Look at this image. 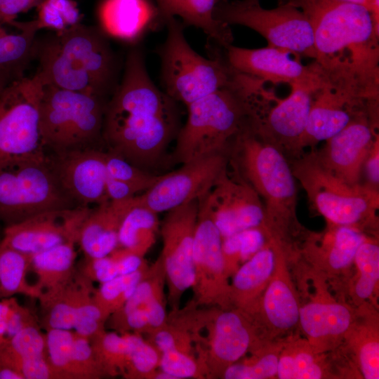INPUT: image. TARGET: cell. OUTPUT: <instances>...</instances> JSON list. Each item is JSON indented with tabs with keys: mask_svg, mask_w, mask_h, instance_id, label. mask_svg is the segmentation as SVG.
Returning <instances> with one entry per match:
<instances>
[{
	"mask_svg": "<svg viewBox=\"0 0 379 379\" xmlns=\"http://www.w3.org/2000/svg\"><path fill=\"white\" fill-rule=\"evenodd\" d=\"M223 56L236 71L273 84H306L322 80L313 62L303 65L300 56L272 46L249 49L232 44L222 48Z\"/></svg>",
	"mask_w": 379,
	"mask_h": 379,
	"instance_id": "cell-20",
	"label": "cell"
},
{
	"mask_svg": "<svg viewBox=\"0 0 379 379\" xmlns=\"http://www.w3.org/2000/svg\"><path fill=\"white\" fill-rule=\"evenodd\" d=\"M12 298L13 296L0 300V345L8 341L6 338V330Z\"/></svg>",
	"mask_w": 379,
	"mask_h": 379,
	"instance_id": "cell-59",
	"label": "cell"
},
{
	"mask_svg": "<svg viewBox=\"0 0 379 379\" xmlns=\"http://www.w3.org/2000/svg\"><path fill=\"white\" fill-rule=\"evenodd\" d=\"M222 238L204 197L199 199V210L193 244L194 293L196 306L230 308L229 277L222 251Z\"/></svg>",
	"mask_w": 379,
	"mask_h": 379,
	"instance_id": "cell-14",
	"label": "cell"
},
{
	"mask_svg": "<svg viewBox=\"0 0 379 379\" xmlns=\"http://www.w3.org/2000/svg\"><path fill=\"white\" fill-rule=\"evenodd\" d=\"M40 325L39 319L27 307L20 305L17 299L12 298L8 317L6 338L9 340L26 327Z\"/></svg>",
	"mask_w": 379,
	"mask_h": 379,
	"instance_id": "cell-53",
	"label": "cell"
},
{
	"mask_svg": "<svg viewBox=\"0 0 379 379\" xmlns=\"http://www.w3.org/2000/svg\"><path fill=\"white\" fill-rule=\"evenodd\" d=\"M104 152L88 147L49 157L62 189L77 206L100 205L109 200Z\"/></svg>",
	"mask_w": 379,
	"mask_h": 379,
	"instance_id": "cell-22",
	"label": "cell"
},
{
	"mask_svg": "<svg viewBox=\"0 0 379 379\" xmlns=\"http://www.w3.org/2000/svg\"><path fill=\"white\" fill-rule=\"evenodd\" d=\"M98 17L100 28L107 36L133 46L165 25L153 0H101Z\"/></svg>",
	"mask_w": 379,
	"mask_h": 379,
	"instance_id": "cell-24",
	"label": "cell"
},
{
	"mask_svg": "<svg viewBox=\"0 0 379 379\" xmlns=\"http://www.w3.org/2000/svg\"><path fill=\"white\" fill-rule=\"evenodd\" d=\"M30 255L14 249L0 247V299L23 294L37 299L42 291L29 283Z\"/></svg>",
	"mask_w": 379,
	"mask_h": 379,
	"instance_id": "cell-37",
	"label": "cell"
},
{
	"mask_svg": "<svg viewBox=\"0 0 379 379\" xmlns=\"http://www.w3.org/2000/svg\"><path fill=\"white\" fill-rule=\"evenodd\" d=\"M72 379L105 378L91 342L74 332L71 357Z\"/></svg>",
	"mask_w": 379,
	"mask_h": 379,
	"instance_id": "cell-50",
	"label": "cell"
},
{
	"mask_svg": "<svg viewBox=\"0 0 379 379\" xmlns=\"http://www.w3.org/2000/svg\"><path fill=\"white\" fill-rule=\"evenodd\" d=\"M95 288L93 281L85 277L74 319V331L89 340L106 331L109 317L94 299Z\"/></svg>",
	"mask_w": 379,
	"mask_h": 379,
	"instance_id": "cell-41",
	"label": "cell"
},
{
	"mask_svg": "<svg viewBox=\"0 0 379 379\" xmlns=\"http://www.w3.org/2000/svg\"><path fill=\"white\" fill-rule=\"evenodd\" d=\"M378 106L360 114L326 140L317 151L321 164L332 174L350 184H360L365 160L378 133Z\"/></svg>",
	"mask_w": 379,
	"mask_h": 379,
	"instance_id": "cell-19",
	"label": "cell"
},
{
	"mask_svg": "<svg viewBox=\"0 0 379 379\" xmlns=\"http://www.w3.org/2000/svg\"><path fill=\"white\" fill-rule=\"evenodd\" d=\"M77 242L68 241L30 255L29 270L36 275L34 284L42 292L67 280L76 270Z\"/></svg>",
	"mask_w": 379,
	"mask_h": 379,
	"instance_id": "cell-34",
	"label": "cell"
},
{
	"mask_svg": "<svg viewBox=\"0 0 379 379\" xmlns=\"http://www.w3.org/2000/svg\"><path fill=\"white\" fill-rule=\"evenodd\" d=\"M85 277L76 267L74 273L61 284L44 291L39 302V323L45 330H72L76 309Z\"/></svg>",
	"mask_w": 379,
	"mask_h": 379,
	"instance_id": "cell-32",
	"label": "cell"
},
{
	"mask_svg": "<svg viewBox=\"0 0 379 379\" xmlns=\"http://www.w3.org/2000/svg\"><path fill=\"white\" fill-rule=\"evenodd\" d=\"M290 164L295 178L307 194L310 208L323 216L327 224L363 231L376 228L378 190L339 179L321 164L314 149L293 158Z\"/></svg>",
	"mask_w": 379,
	"mask_h": 379,
	"instance_id": "cell-6",
	"label": "cell"
},
{
	"mask_svg": "<svg viewBox=\"0 0 379 379\" xmlns=\"http://www.w3.org/2000/svg\"><path fill=\"white\" fill-rule=\"evenodd\" d=\"M354 352L360 371L366 379L379 378L378 324L356 329Z\"/></svg>",
	"mask_w": 379,
	"mask_h": 379,
	"instance_id": "cell-47",
	"label": "cell"
},
{
	"mask_svg": "<svg viewBox=\"0 0 379 379\" xmlns=\"http://www.w3.org/2000/svg\"><path fill=\"white\" fill-rule=\"evenodd\" d=\"M43 86L36 72L0 93V169L46 154L39 131Z\"/></svg>",
	"mask_w": 379,
	"mask_h": 379,
	"instance_id": "cell-11",
	"label": "cell"
},
{
	"mask_svg": "<svg viewBox=\"0 0 379 379\" xmlns=\"http://www.w3.org/2000/svg\"><path fill=\"white\" fill-rule=\"evenodd\" d=\"M271 239L267 229L255 227L222 239V251L227 276L230 278L239 266L260 251Z\"/></svg>",
	"mask_w": 379,
	"mask_h": 379,
	"instance_id": "cell-38",
	"label": "cell"
},
{
	"mask_svg": "<svg viewBox=\"0 0 379 379\" xmlns=\"http://www.w3.org/2000/svg\"><path fill=\"white\" fill-rule=\"evenodd\" d=\"M147 335V340L159 354L169 350H178L197 357L194 341L190 331L175 320L173 321L167 319L164 326Z\"/></svg>",
	"mask_w": 379,
	"mask_h": 379,
	"instance_id": "cell-48",
	"label": "cell"
},
{
	"mask_svg": "<svg viewBox=\"0 0 379 379\" xmlns=\"http://www.w3.org/2000/svg\"><path fill=\"white\" fill-rule=\"evenodd\" d=\"M46 356L54 379H72L71 357L74 331H46Z\"/></svg>",
	"mask_w": 379,
	"mask_h": 379,
	"instance_id": "cell-46",
	"label": "cell"
},
{
	"mask_svg": "<svg viewBox=\"0 0 379 379\" xmlns=\"http://www.w3.org/2000/svg\"><path fill=\"white\" fill-rule=\"evenodd\" d=\"M159 227L158 213L141 204L136 195L121 220L117 248L145 257L155 242Z\"/></svg>",
	"mask_w": 379,
	"mask_h": 379,
	"instance_id": "cell-33",
	"label": "cell"
},
{
	"mask_svg": "<svg viewBox=\"0 0 379 379\" xmlns=\"http://www.w3.org/2000/svg\"><path fill=\"white\" fill-rule=\"evenodd\" d=\"M230 158L226 150L182 164L181 168L160 175L151 187L138 195V201L159 213L199 199L211 189Z\"/></svg>",
	"mask_w": 379,
	"mask_h": 379,
	"instance_id": "cell-15",
	"label": "cell"
},
{
	"mask_svg": "<svg viewBox=\"0 0 379 379\" xmlns=\"http://www.w3.org/2000/svg\"><path fill=\"white\" fill-rule=\"evenodd\" d=\"M11 26L19 32L10 34L0 25V93L25 77L26 70L35 60V43L40 30L35 19L15 20Z\"/></svg>",
	"mask_w": 379,
	"mask_h": 379,
	"instance_id": "cell-29",
	"label": "cell"
},
{
	"mask_svg": "<svg viewBox=\"0 0 379 379\" xmlns=\"http://www.w3.org/2000/svg\"><path fill=\"white\" fill-rule=\"evenodd\" d=\"M166 274L160 255L148 267L133 294L110 316L120 317L135 310H145L148 316L149 333L164 326L168 319L164 286Z\"/></svg>",
	"mask_w": 379,
	"mask_h": 379,
	"instance_id": "cell-31",
	"label": "cell"
},
{
	"mask_svg": "<svg viewBox=\"0 0 379 379\" xmlns=\"http://www.w3.org/2000/svg\"><path fill=\"white\" fill-rule=\"evenodd\" d=\"M347 305L319 297L300 306L299 322L307 340L319 352L345 338L354 322Z\"/></svg>",
	"mask_w": 379,
	"mask_h": 379,
	"instance_id": "cell-25",
	"label": "cell"
},
{
	"mask_svg": "<svg viewBox=\"0 0 379 379\" xmlns=\"http://www.w3.org/2000/svg\"><path fill=\"white\" fill-rule=\"evenodd\" d=\"M76 206L46 154L0 169V219L7 225L43 212Z\"/></svg>",
	"mask_w": 379,
	"mask_h": 379,
	"instance_id": "cell-9",
	"label": "cell"
},
{
	"mask_svg": "<svg viewBox=\"0 0 379 379\" xmlns=\"http://www.w3.org/2000/svg\"><path fill=\"white\" fill-rule=\"evenodd\" d=\"M227 166L204 195L222 238L251 228L267 230L259 195L233 166L230 175Z\"/></svg>",
	"mask_w": 379,
	"mask_h": 379,
	"instance_id": "cell-16",
	"label": "cell"
},
{
	"mask_svg": "<svg viewBox=\"0 0 379 379\" xmlns=\"http://www.w3.org/2000/svg\"><path fill=\"white\" fill-rule=\"evenodd\" d=\"M91 211L83 206L49 211L8 225L0 247L32 255L68 241L78 244L81 225Z\"/></svg>",
	"mask_w": 379,
	"mask_h": 379,
	"instance_id": "cell-18",
	"label": "cell"
},
{
	"mask_svg": "<svg viewBox=\"0 0 379 379\" xmlns=\"http://www.w3.org/2000/svg\"><path fill=\"white\" fill-rule=\"evenodd\" d=\"M104 157L109 177L131 184L141 192L151 187L160 177V175H155L135 166L109 151L104 152Z\"/></svg>",
	"mask_w": 379,
	"mask_h": 379,
	"instance_id": "cell-49",
	"label": "cell"
},
{
	"mask_svg": "<svg viewBox=\"0 0 379 379\" xmlns=\"http://www.w3.org/2000/svg\"><path fill=\"white\" fill-rule=\"evenodd\" d=\"M108 99L44 84L39 106V131L44 148L60 153L96 147L103 143Z\"/></svg>",
	"mask_w": 379,
	"mask_h": 379,
	"instance_id": "cell-8",
	"label": "cell"
},
{
	"mask_svg": "<svg viewBox=\"0 0 379 379\" xmlns=\"http://www.w3.org/2000/svg\"><path fill=\"white\" fill-rule=\"evenodd\" d=\"M378 101L379 98L360 97L324 81L314 96L298 143L297 157L305 148L314 149L318 142L331 138L360 114L378 106Z\"/></svg>",
	"mask_w": 379,
	"mask_h": 379,
	"instance_id": "cell-21",
	"label": "cell"
},
{
	"mask_svg": "<svg viewBox=\"0 0 379 379\" xmlns=\"http://www.w3.org/2000/svg\"><path fill=\"white\" fill-rule=\"evenodd\" d=\"M198 210L199 199L192 200L168 211L161 224L160 257L171 312L179 310L182 295L193 285V244Z\"/></svg>",
	"mask_w": 379,
	"mask_h": 379,
	"instance_id": "cell-13",
	"label": "cell"
},
{
	"mask_svg": "<svg viewBox=\"0 0 379 379\" xmlns=\"http://www.w3.org/2000/svg\"><path fill=\"white\" fill-rule=\"evenodd\" d=\"M230 162L262 201L270 237L286 251L302 231L297 218L295 178L285 154L248 122L231 142Z\"/></svg>",
	"mask_w": 379,
	"mask_h": 379,
	"instance_id": "cell-4",
	"label": "cell"
},
{
	"mask_svg": "<svg viewBox=\"0 0 379 379\" xmlns=\"http://www.w3.org/2000/svg\"><path fill=\"white\" fill-rule=\"evenodd\" d=\"M321 352L307 340H290L283 343L277 378L279 379H319L326 376Z\"/></svg>",
	"mask_w": 379,
	"mask_h": 379,
	"instance_id": "cell-35",
	"label": "cell"
},
{
	"mask_svg": "<svg viewBox=\"0 0 379 379\" xmlns=\"http://www.w3.org/2000/svg\"><path fill=\"white\" fill-rule=\"evenodd\" d=\"M35 60L44 84L107 98L123 69L108 36L100 27L82 23L37 36Z\"/></svg>",
	"mask_w": 379,
	"mask_h": 379,
	"instance_id": "cell-3",
	"label": "cell"
},
{
	"mask_svg": "<svg viewBox=\"0 0 379 379\" xmlns=\"http://www.w3.org/2000/svg\"><path fill=\"white\" fill-rule=\"evenodd\" d=\"M366 185L378 190L379 185V137L375 140L363 166Z\"/></svg>",
	"mask_w": 379,
	"mask_h": 379,
	"instance_id": "cell-57",
	"label": "cell"
},
{
	"mask_svg": "<svg viewBox=\"0 0 379 379\" xmlns=\"http://www.w3.org/2000/svg\"><path fill=\"white\" fill-rule=\"evenodd\" d=\"M213 17L230 26L239 25L253 29L266 39L269 46L315 59L311 24L300 9L288 2L266 9L259 0H221Z\"/></svg>",
	"mask_w": 379,
	"mask_h": 379,
	"instance_id": "cell-10",
	"label": "cell"
},
{
	"mask_svg": "<svg viewBox=\"0 0 379 379\" xmlns=\"http://www.w3.org/2000/svg\"><path fill=\"white\" fill-rule=\"evenodd\" d=\"M90 342L105 376H122L128 354L125 334L105 331Z\"/></svg>",
	"mask_w": 379,
	"mask_h": 379,
	"instance_id": "cell-42",
	"label": "cell"
},
{
	"mask_svg": "<svg viewBox=\"0 0 379 379\" xmlns=\"http://www.w3.org/2000/svg\"><path fill=\"white\" fill-rule=\"evenodd\" d=\"M135 197L109 200L91 209L81 225L78 239L85 257L107 256L117 248L121 220L134 204Z\"/></svg>",
	"mask_w": 379,
	"mask_h": 379,
	"instance_id": "cell-27",
	"label": "cell"
},
{
	"mask_svg": "<svg viewBox=\"0 0 379 379\" xmlns=\"http://www.w3.org/2000/svg\"><path fill=\"white\" fill-rule=\"evenodd\" d=\"M307 17L324 81L352 94L379 98V32L363 6L340 0H288Z\"/></svg>",
	"mask_w": 379,
	"mask_h": 379,
	"instance_id": "cell-2",
	"label": "cell"
},
{
	"mask_svg": "<svg viewBox=\"0 0 379 379\" xmlns=\"http://www.w3.org/2000/svg\"><path fill=\"white\" fill-rule=\"evenodd\" d=\"M368 238L357 227L327 224L321 234H309L303 246L304 253L319 265L333 272L348 269L360 245Z\"/></svg>",
	"mask_w": 379,
	"mask_h": 379,
	"instance_id": "cell-26",
	"label": "cell"
},
{
	"mask_svg": "<svg viewBox=\"0 0 379 379\" xmlns=\"http://www.w3.org/2000/svg\"><path fill=\"white\" fill-rule=\"evenodd\" d=\"M347 2L360 4L364 6L368 11L379 6V0H340Z\"/></svg>",
	"mask_w": 379,
	"mask_h": 379,
	"instance_id": "cell-60",
	"label": "cell"
},
{
	"mask_svg": "<svg viewBox=\"0 0 379 379\" xmlns=\"http://www.w3.org/2000/svg\"><path fill=\"white\" fill-rule=\"evenodd\" d=\"M283 343H265L251 352L247 359L238 361L222 373L225 379H267L277 378L279 357Z\"/></svg>",
	"mask_w": 379,
	"mask_h": 379,
	"instance_id": "cell-39",
	"label": "cell"
},
{
	"mask_svg": "<svg viewBox=\"0 0 379 379\" xmlns=\"http://www.w3.org/2000/svg\"><path fill=\"white\" fill-rule=\"evenodd\" d=\"M275 263L276 252L271 238L232 276L230 307L239 309L251 316L273 274Z\"/></svg>",
	"mask_w": 379,
	"mask_h": 379,
	"instance_id": "cell-28",
	"label": "cell"
},
{
	"mask_svg": "<svg viewBox=\"0 0 379 379\" xmlns=\"http://www.w3.org/2000/svg\"><path fill=\"white\" fill-rule=\"evenodd\" d=\"M109 255L116 263L119 275L128 274L148 267L144 256L117 248Z\"/></svg>",
	"mask_w": 379,
	"mask_h": 379,
	"instance_id": "cell-54",
	"label": "cell"
},
{
	"mask_svg": "<svg viewBox=\"0 0 379 379\" xmlns=\"http://www.w3.org/2000/svg\"><path fill=\"white\" fill-rule=\"evenodd\" d=\"M35 19L39 29L60 32L81 23L82 15L74 0H43Z\"/></svg>",
	"mask_w": 379,
	"mask_h": 379,
	"instance_id": "cell-45",
	"label": "cell"
},
{
	"mask_svg": "<svg viewBox=\"0 0 379 379\" xmlns=\"http://www.w3.org/2000/svg\"><path fill=\"white\" fill-rule=\"evenodd\" d=\"M357 273L352 294L357 301L371 299L378 288L379 246L378 241L368 237L360 245L354 257Z\"/></svg>",
	"mask_w": 379,
	"mask_h": 379,
	"instance_id": "cell-40",
	"label": "cell"
},
{
	"mask_svg": "<svg viewBox=\"0 0 379 379\" xmlns=\"http://www.w3.org/2000/svg\"><path fill=\"white\" fill-rule=\"evenodd\" d=\"M128 343V354L122 375L126 379H152L159 368L160 354L142 334L124 333Z\"/></svg>",
	"mask_w": 379,
	"mask_h": 379,
	"instance_id": "cell-43",
	"label": "cell"
},
{
	"mask_svg": "<svg viewBox=\"0 0 379 379\" xmlns=\"http://www.w3.org/2000/svg\"><path fill=\"white\" fill-rule=\"evenodd\" d=\"M8 342L20 360L25 379H48L51 377L46 335L41 332V325L25 328Z\"/></svg>",
	"mask_w": 379,
	"mask_h": 379,
	"instance_id": "cell-36",
	"label": "cell"
},
{
	"mask_svg": "<svg viewBox=\"0 0 379 379\" xmlns=\"http://www.w3.org/2000/svg\"><path fill=\"white\" fill-rule=\"evenodd\" d=\"M0 379H25L20 360L8 341L0 345Z\"/></svg>",
	"mask_w": 379,
	"mask_h": 379,
	"instance_id": "cell-56",
	"label": "cell"
},
{
	"mask_svg": "<svg viewBox=\"0 0 379 379\" xmlns=\"http://www.w3.org/2000/svg\"><path fill=\"white\" fill-rule=\"evenodd\" d=\"M164 22L178 17L183 25L201 29L212 42L222 48L232 44L233 35L230 25L213 17L215 6L221 0H154Z\"/></svg>",
	"mask_w": 379,
	"mask_h": 379,
	"instance_id": "cell-30",
	"label": "cell"
},
{
	"mask_svg": "<svg viewBox=\"0 0 379 379\" xmlns=\"http://www.w3.org/2000/svg\"><path fill=\"white\" fill-rule=\"evenodd\" d=\"M141 190L128 182L112 178L107 175L106 192L109 200L119 201L132 198Z\"/></svg>",
	"mask_w": 379,
	"mask_h": 379,
	"instance_id": "cell-58",
	"label": "cell"
},
{
	"mask_svg": "<svg viewBox=\"0 0 379 379\" xmlns=\"http://www.w3.org/2000/svg\"><path fill=\"white\" fill-rule=\"evenodd\" d=\"M276 263L273 274L251 316L262 335L286 334L299 322L300 303L287 267L286 252L273 239Z\"/></svg>",
	"mask_w": 379,
	"mask_h": 379,
	"instance_id": "cell-23",
	"label": "cell"
},
{
	"mask_svg": "<svg viewBox=\"0 0 379 379\" xmlns=\"http://www.w3.org/2000/svg\"><path fill=\"white\" fill-rule=\"evenodd\" d=\"M166 39L159 48L161 81L164 92L186 106L227 86L237 71L222 52L208 46L209 58L197 53L187 42L183 23L176 18L166 20Z\"/></svg>",
	"mask_w": 379,
	"mask_h": 379,
	"instance_id": "cell-7",
	"label": "cell"
},
{
	"mask_svg": "<svg viewBox=\"0 0 379 379\" xmlns=\"http://www.w3.org/2000/svg\"><path fill=\"white\" fill-rule=\"evenodd\" d=\"M148 267L131 274L118 275L95 288L94 299L109 317L120 309L131 297Z\"/></svg>",
	"mask_w": 379,
	"mask_h": 379,
	"instance_id": "cell-44",
	"label": "cell"
},
{
	"mask_svg": "<svg viewBox=\"0 0 379 379\" xmlns=\"http://www.w3.org/2000/svg\"><path fill=\"white\" fill-rule=\"evenodd\" d=\"M323 84V81L292 84L288 97L277 98L260 114L251 118V126L286 156L297 157L314 96Z\"/></svg>",
	"mask_w": 379,
	"mask_h": 379,
	"instance_id": "cell-17",
	"label": "cell"
},
{
	"mask_svg": "<svg viewBox=\"0 0 379 379\" xmlns=\"http://www.w3.org/2000/svg\"><path fill=\"white\" fill-rule=\"evenodd\" d=\"M79 272L91 281L102 284L119 275L116 263L109 255L100 258L85 257L76 266Z\"/></svg>",
	"mask_w": 379,
	"mask_h": 379,
	"instance_id": "cell-52",
	"label": "cell"
},
{
	"mask_svg": "<svg viewBox=\"0 0 379 379\" xmlns=\"http://www.w3.org/2000/svg\"><path fill=\"white\" fill-rule=\"evenodd\" d=\"M206 336L195 343L197 358L206 378H221L224 371L264 344L253 319L234 308L197 310Z\"/></svg>",
	"mask_w": 379,
	"mask_h": 379,
	"instance_id": "cell-12",
	"label": "cell"
},
{
	"mask_svg": "<svg viewBox=\"0 0 379 379\" xmlns=\"http://www.w3.org/2000/svg\"><path fill=\"white\" fill-rule=\"evenodd\" d=\"M180 128L176 102L155 86L142 48L133 46L119 84L106 103L103 144L107 151L150 172Z\"/></svg>",
	"mask_w": 379,
	"mask_h": 379,
	"instance_id": "cell-1",
	"label": "cell"
},
{
	"mask_svg": "<svg viewBox=\"0 0 379 379\" xmlns=\"http://www.w3.org/2000/svg\"><path fill=\"white\" fill-rule=\"evenodd\" d=\"M263 81L237 71L226 86L187 106L176 136L174 161L185 164L227 150L248 122Z\"/></svg>",
	"mask_w": 379,
	"mask_h": 379,
	"instance_id": "cell-5",
	"label": "cell"
},
{
	"mask_svg": "<svg viewBox=\"0 0 379 379\" xmlns=\"http://www.w3.org/2000/svg\"><path fill=\"white\" fill-rule=\"evenodd\" d=\"M43 0H0V25H11L18 16L37 6Z\"/></svg>",
	"mask_w": 379,
	"mask_h": 379,
	"instance_id": "cell-55",
	"label": "cell"
},
{
	"mask_svg": "<svg viewBox=\"0 0 379 379\" xmlns=\"http://www.w3.org/2000/svg\"><path fill=\"white\" fill-rule=\"evenodd\" d=\"M158 368L171 375L173 379L206 378L197 357L178 350L161 353Z\"/></svg>",
	"mask_w": 379,
	"mask_h": 379,
	"instance_id": "cell-51",
	"label": "cell"
}]
</instances>
